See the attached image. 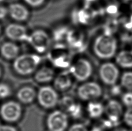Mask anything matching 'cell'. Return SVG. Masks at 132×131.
<instances>
[{
	"mask_svg": "<svg viewBox=\"0 0 132 131\" xmlns=\"http://www.w3.org/2000/svg\"><path fill=\"white\" fill-rule=\"evenodd\" d=\"M22 113L21 105L18 102L9 101L2 105L0 109V115L4 121L9 123L17 121Z\"/></svg>",
	"mask_w": 132,
	"mask_h": 131,
	"instance_id": "cell-12",
	"label": "cell"
},
{
	"mask_svg": "<svg viewBox=\"0 0 132 131\" xmlns=\"http://www.w3.org/2000/svg\"><path fill=\"white\" fill-rule=\"evenodd\" d=\"M27 4L32 6H38L44 3L45 0H24Z\"/></svg>",
	"mask_w": 132,
	"mask_h": 131,
	"instance_id": "cell-31",
	"label": "cell"
},
{
	"mask_svg": "<svg viewBox=\"0 0 132 131\" xmlns=\"http://www.w3.org/2000/svg\"><path fill=\"white\" fill-rule=\"evenodd\" d=\"M69 117L62 110H56L49 114L46 118L48 131H65L68 127Z\"/></svg>",
	"mask_w": 132,
	"mask_h": 131,
	"instance_id": "cell-8",
	"label": "cell"
},
{
	"mask_svg": "<svg viewBox=\"0 0 132 131\" xmlns=\"http://www.w3.org/2000/svg\"><path fill=\"white\" fill-rule=\"evenodd\" d=\"M77 92L80 99L88 102L96 100L103 94L101 86L95 81H86L82 84Z\"/></svg>",
	"mask_w": 132,
	"mask_h": 131,
	"instance_id": "cell-7",
	"label": "cell"
},
{
	"mask_svg": "<svg viewBox=\"0 0 132 131\" xmlns=\"http://www.w3.org/2000/svg\"><path fill=\"white\" fill-rule=\"evenodd\" d=\"M111 87V95L113 96H118L121 95L122 93V87H121V85H118L117 84L113 85Z\"/></svg>",
	"mask_w": 132,
	"mask_h": 131,
	"instance_id": "cell-30",
	"label": "cell"
},
{
	"mask_svg": "<svg viewBox=\"0 0 132 131\" xmlns=\"http://www.w3.org/2000/svg\"><path fill=\"white\" fill-rule=\"evenodd\" d=\"M124 123L129 127L132 128V107H128L123 114Z\"/></svg>",
	"mask_w": 132,
	"mask_h": 131,
	"instance_id": "cell-26",
	"label": "cell"
},
{
	"mask_svg": "<svg viewBox=\"0 0 132 131\" xmlns=\"http://www.w3.org/2000/svg\"><path fill=\"white\" fill-rule=\"evenodd\" d=\"M126 1H132V0H126Z\"/></svg>",
	"mask_w": 132,
	"mask_h": 131,
	"instance_id": "cell-38",
	"label": "cell"
},
{
	"mask_svg": "<svg viewBox=\"0 0 132 131\" xmlns=\"http://www.w3.org/2000/svg\"><path fill=\"white\" fill-rule=\"evenodd\" d=\"M35 50L44 53L49 50L51 45V39L49 35L43 30H36L29 36L28 41Z\"/></svg>",
	"mask_w": 132,
	"mask_h": 131,
	"instance_id": "cell-9",
	"label": "cell"
},
{
	"mask_svg": "<svg viewBox=\"0 0 132 131\" xmlns=\"http://www.w3.org/2000/svg\"><path fill=\"white\" fill-rule=\"evenodd\" d=\"M105 12L110 15H117L119 12L118 6L117 4H111L106 7Z\"/></svg>",
	"mask_w": 132,
	"mask_h": 131,
	"instance_id": "cell-28",
	"label": "cell"
},
{
	"mask_svg": "<svg viewBox=\"0 0 132 131\" xmlns=\"http://www.w3.org/2000/svg\"><path fill=\"white\" fill-rule=\"evenodd\" d=\"M41 62V58L35 54H24L18 55L13 62V69L22 76L30 75L37 71Z\"/></svg>",
	"mask_w": 132,
	"mask_h": 131,
	"instance_id": "cell-2",
	"label": "cell"
},
{
	"mask_svg": "<svg viewBox=\"0 0 132 131\" xmlns=\"http://www.w3.org/2000/svg\"><path fill=\"white\" fill-rule=\"evenodd\" d=\"M118 42L113 34L104 31L93 42V50L96 57L101 60H110L116 55Z\"/></svg>",
	"mask_w": 132,
	"mask_h": 131,
	"instance_id": "cell-1",
	"label": "cell"
},
{
	"mask_svg": "<svg viewBox=\"0 0 132 131\" xmlns=\"http://www.w3.org/2000/svg\"><path fill=\"white\" fill-rule=\"evenodd\" d=\"M39 105L45 109H52L57 106L59 97L56 91L51 86H45L39 88L37 93Z\"/></svg>",
	"mask_w": 132,
	"mask_h": 131,
	"instance_id": "cell-6",
	"label": "cell"
},
{
	"mask_svg": "<svg viewBox=\"0 0 132 131\" xmlns=\"http://www.w3.org/2000/svg\"><path fill=\"white\" fill-rule=\"evenodd\" d=\"M115 62L118 66L123 69L132 68V51L122 50L116 55Z\"/></svg>",
	"mask_w": 132,
	"mask_h": 131,
	"instance_id": "cell-21",
	"label": "cell"
},
{
	"mask_svg": "<svg viewBox=\"0 0 132 131\" xmlns=\"http://www.w3.org/2000/svg\"><path fill=\"white\" fill-rule=\"evenodd\" d=\"M99 77L105 85L112 86L117 84L119 77V71L117 65L107 62L101 65L98 70Z\"/></svg>",
	"mask_w": 132,
	"mask_h": 131,
	"instance_id": "cell-10",
	"label": "cell"
},
{
	"mask_svg": "<svg viewBox=\"0 0 132 131\" xmlns=\"http://www.w3.org/2000/svg\"><path fill=\"white\" fill-rule=\"evenodd\" d=\"M96 1V0H85V1H86V4H87L86 5H89L91 4L92 2H95Z\"/></svg>",
	"mask_w": 132,
	"mask_h": 131,
	"instance_id": "cell-35",
	"label": "cell"
},
{
	"mask_svg": "<svg viewBox=\"0 0 132 131\" xmlns=\"http://www.w3.org/2000/svg\"><path fill=\"white\" fill-rule=\"evenodd\" d=\"M65 42L70 50L74 52H81L86 48L84 35L77 30H70Z\"/></svg>",
	"mask_w": 132,
	"mask_h": 131,
	"instance_id": "cell-13",
	"label": "cell"
},
{
	"mask_svg": "<svg viewBox=\"0 0 132 131\" xmlns=\"http://www.w3.org/2000/svg\"><path fill=\"white\" fill-rule=\"evenodd\" d=\"M86 110L89 117L97 119L104 113V105L97 100L90 101L87 105Z\"/></svg>",
	"mask_w": 132,
	"mask_h": 131,
	"instance_id": "cell-19",
	"label": "cell"
},
{
	"mask_svg": "<svg viewBox=\"0 0 132 131\" xmlns=\"http://www.w3.org/2000/svg\"><path fill=\"white\" fill-rule=\"evenodd\" d=\"M73 78L69 72H64L56 76L53 79V88L57 91L65 92L71 87Z\"/></svg>",
	"mask_w": 132,
	"mask_h": 131,
	"instance_id": "cell-14",
	"label": "cell"
},
{
	"mask_svg": "<svg viewBox=\"0 0 132 131\" xmlns=\"http://www.w3.org/2000/svg\"><path fill=\"white\" fill-rule=\"evenodd\" d=\"M61 110L67 114L68 117L78 119L82 114L81 105L71 96L65 95L59 99V104Z\"/></svg>",
	"mask_w": 132,
	"mask_h": 131,
	"instance_id": "cell-11",
	"label": "cell"
},
{
	"mask_svg": "<svg viewBox=\"0 0 132 131\" xmlns=\"http://www.w3.org/2000/svg\"><path fill=\"white\" fill-rule=\"evenodd\" d=\"M1 68H0V77H1Z\"/></svg>",
	"mask_w": 132,
	"mask_h": 131,
	"instance_id": "cell-37",
	"label": "cell"
},
{
	"mask_svg": "<svg viewBox=\"0 0 132 131\" xmlns=\"http://www.w3.org/2000/svg\"><path fill=\"white\" fill-rule=\"evenodd\" d=\"M17 98L20 102L24 104H30L37 98L36 91L29 86L20 88L17 93Z\"/></svg>",
	"mask_w": 132,
	"mask_h": 131,
	"instance_id": "cell-20",
	"label": "cell"
},
{
	"mask_svg": "<svg viewBox=\"0 0 132 131\" xmlns=\"http://www.w3.org/2000/svg\"><path fill=\"white\" fill-rule=\"evenodd\" d=\"M121 86L127 91H132V72L126 71L122 74Z\"/></svg>",
	"mask_w": 132,
	"mask_h": 131,
	"instance_id": "cell-23",
	"label": "cell"
},
{
	"mask_svg": "<svg viewBox=\"0 0 132 131\" xmlns=\"http://www.w3.org/2000/svg\"><path fill=\"white\" fill-rule=\"evenodd\" d=\"M67 131H89V130L83 124L76 123L71 126Z\"/></svg>",
	"mask_w": 132,
	"mask_h": 131,
	"instance_id": "cell-29",
	"label": "cell"
},
{
	"mask_svg": "<svg viewBox=\"0 0 132 131\" xmlns=\"http://www.w3.org/2000/svg\"><path fill=\"white\" fill-rule=\"evenodd\" d=\"M8 11L11 17L17 21H24L29 15L27 8L20 4L11 5Z\"/></svg>",
	"mask_w": 132,
	"mask_h": 131,
	"instance_id": "cell-18",
	"label": "cell"
},
{
	"mask_svg": "<svg viewBox=\"0 0 132 131\" xmlns=\"http://www.w3.org/2000/svg\"><path fill=\"white\" fill-rule=\"evenodd\" d=\"M8 11L6 8H4L3 6H0V19H2L6 17L8 14Z\"/></svg>",
	"mask_w": 132,
	"mask_h": 131,
	"instance_id": "cell-33",
	"label": "cell"
},
{
	"mask_svg": "<svg viewBox=\"0 0 132 131\" xmlns=\"http://www.w3.org/2000/svg\"><path fill=\"white\" fill-rule=\"evenodd\" d=\"M122 104L128 107H132V91H128L122 95Z\"/></svg>",
	"mask_w": 132,
	"mask_h": 131,
	"instance_id": "cell-25",
	"label": "cell"
},
{
	"mask_svg": "<svg viewBox=\"0 0 132 131\" xmlns=\"http://www.w3.org/2000/svg\"><path fill=\"white\" fill-rule=\"evenodd\" d=\"M5 34L9 39L14 41H28L29 36L24 27L16 24H11L7 26Z\"/></svg>",
	"mask_w": 132,
	"mask_h": 131,
	"instance_id": "cell-15",
	"label": "cell"
},
{
	"mask_svg": "<svg viewBox=\"0 0 132 131\" xmlns=\"http://www.w3.org/2000/svg\"><path fill=\"white\" fill-rule=\"evenodd\" d=\"M68 31L69 30L65 27H60L56 29L53 34L54 39L57 43H62V41L66 40Z\"/></svg>",
	"mask_w": 132,
	"mask_h": 131,
	"instance_id": "cell-24",
	"label": "cell"
},
{
	"mask_svg": "<svg viewBox=\"0 0 132 131\" xmlns=\"http://www.w3.org/2000/svg\"><path fill=\"white\" fill-rule=\"evenodd\" d=\"M0 131H18V130L12 126L0 125Z\"/></svg>",
	"mask_w": 132,
	"mask_h": 131,
	"instance_id": "cell-32",
	"label": "cell"
},
{
	"mask_svg": "<svg viewBox=\"0 0 132 131\" xmlns=\"http://www.w3.org/2000/svg\"><path fill=\"white\" fill-rule=\"evenodd\" d=\"M107 118L104 121L105 127L111 128L118 124L123 116L122 104L115 99L109 100L104 105V113Z\"/></svg>",
	"mask_w": 132,
	"mask_h": 131,
	"instance_id": "cell-5",
	"label": "cell"
},
{
	"mask_svg": "<svg viewBox=\"0 0 132 131\" xmlns=\"http://www.w3.org/2000/svg\"><path fill=\"white\" fill-rule=\"evenodd\" d=\"M89 131H103V129L100 127H94L91 130H89Z\"/></svg>",
	"mask_w": 132,
	"mask_h": 131,
	"instance_id": "cell-34",
	"label": "cell"
},
{
	"mask_svg": "<svg viewBox=\"0 0 132 131\" xmlns=\"http://www.w3.org/2000/svg\"><path fill=\"white\" fill-rule=\"evenodd\" d=\"M114 131H128V130H127L125 129H123V128H122V129H118Z\"/></svg>",
	"mask_w": 132,
	"mask_h": 131,
	"instance_id": "cell-36",
	"label": "cell"
},
{
	"mask_svg": "<svg viewBox=\"0 0 132 131\" xmlns=\"http://www.w3.org/2000/svg\"><path fill=\"white\" fill-rule=\"evenodd\" d=\"M0 32H1V27H0Z\"/></svg>",
	"mask_w": 132,
	"mask_h": 131,
	"instance_id": "cell-40",
	"label": "cell"
},
{
	"mask_svg": "<svg viewBox=\"0 0 132 131\" xmlns=\"http://www.w3.org/2000/svg\"><path fill=\"white\" fill-rule=\"evenodd\" d=\"M2 1H3V0H0V2H2Z\"/></svg>",
	"mask_w": 132,
	"mask_h": 131,
	"instance_id": "cell-39",
	"label": "cell"
},
{
	"mask_svg": "<svg viewBox=\"0 0 132 131\" xmlns=\"http://www.w3.org/2000/svg\"><path fill=\"white\" fill-rule=\"evenodd\" d=\"M48 56L53 67L59 69L68 68L72 63L70 49L63 43H57L49 50Z\"/></svg>",
	"mask_w": 132,
	"mask_h": 131,
	"instance_id": "cell-3",
	"label": "cell"
},
{
	"mask_svg": "<svg viewBox=\"0 0 132 131\" xmlns=\"http://www.w3.org/2000/svg\"><path fill=\"white\" fill-rule=\"evenodd\" d=\"M69 73L77 81H86L92 75V64L86 58H78L71 63L69 67Z\"/></svg>",
	"mask_w": 132,
	"mask_h": 131,
	"instance_id": "cell-4",
	"label": "cell"
},
{
	"mask_svg": "<svg viewBox=\"0 0 132 131\" xmlns=\"http://www.w3.org/2000/svg\"><path fill=\"white\" fill-rule=\"evenodd\" d=\"M94 15L95 12L89 7L86 6L85 8L75 11L73 15V18L75 22L79 23L80 24L86 25L90 23Z\"/></svg>",
	"mask_w": 132,
	"mask_h": 131,
	"instance_id": "cell-17",
	"label": "cell"
},
{
	"mask_svg": "<svg viewBox=\"0 0 132 131\" xmlns=\"http://www.w3.org/2000/svg\"><path fill=\"white\" fill-rule=\"evenodd\" d=\"M11 93L10 87L5 83H0V98L4 99L8 97Z\"/></svg>",
	"mask_w": 132,
	"mask_h": 131,
	"instance_id": "cell-27",
	"label": "cell"
},
{
	"mask_svg": "<svg viewBox=\"0 0 132 131\" xmlns=\"http://www.w3.org/2000/svg\"><path fill=\"white\" fill-rule=\"evenodd\" d=\"M1 53L7 60H15L19 55V48L16 44L12 42H6L1 48Z\"/></svg>",
	"mask_w": 132,
	"mask_h": 131,
	"instance_id": "cell-22",
	"label": "cell"
},
{
	"mask_svg": "<svg viewBox=\"0 0 132 131\" xmlns=\"http://www.w3.org/2000/svg\"><path fill=\"white\" fill-rule=\"evenodd\" d=\"M55 76V71L52 67L43 66L35 72L34 79L38 83L47 84L53 81Z\"/></svg>",
	"mask_w": 132,
	"mask_h": 131,
	"instance_id": "cell-16",
	"label": "cell"
}]
</instances>
